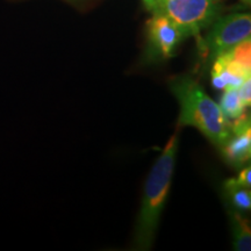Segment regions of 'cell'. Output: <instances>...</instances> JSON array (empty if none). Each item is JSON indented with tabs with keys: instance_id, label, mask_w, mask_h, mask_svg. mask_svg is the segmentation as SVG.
<instances>
[{
	"instance_id": "obj_1",
	"label": "cell",
	"mask_w": 251,
	"mask_h": 251,
	"mask_svg": "<svg viewBox=\"0 0 251 251\" xmlns=\"http://www.w3.org/2000/svg\"><path fill=\"white\" fill-rule=\"evenodd\" d=\"M178 147L179 136L176 133L169 140L147 178L142 205L135 229L134 249L148 250L152 246L162 212L170 193Z\"/></svg>"
},
{
	"instance_id": "obj_2",
	"label": "cell",
	"mask_w": 251,
	"mask_h": 251,
	"mask_svg": "<svg viewBox=\"0 0 251 251\" xmlns=\"http://www.w3.org/2000/svg\"><path fill=\"white\" fill-rule=\"evenodd\" d=\"M170 87L180 105L178 126L197 128L221 149L230 135V121L225 117L219 103L209 98L198 81L190 76L174 78Z\"/></svg>"
},
{
	"instance_id": "obj_3",
	"label": "cell",
	"mask_w": 251,
	"mask_h": 251,
	"mask_svg": "<svg viewBox=\"0 0 251 251\" xmlns=\"http://www.w3.org/2000/svg\"><path fill=\"white\" fill-rule=\"evenodd\" d=\"M220 2V0H162L156 12L174 21L185 37L198 36L219 17Z\"/></svg>"
},
{
	"instance_id": "obj_4",
	"label": "cell",
	"mask_w": 251,
	"mask_h": 251,
	"mask_svg": "<svg viewBox=\"0 0 251 251\" xmlns=\"http://www.w3.org/2000/svg\"><path fill=\"white\" fill-rule=\"evenodd\" d=\"M251 36V15L231 13L218 17L211 25L208 35L202 40L201 51L213 62L218 56L240 45Z\"/></svg>"
},
{
	"instance_id": "obj_5",
	"label": "cell",
	"mask_w": 251,
	"mask_h": 251,
	"mask_svg": "<svg viewBox=\"0 0 251 251\" xmlns=\"http://www.w3.org/2000/svg\"><path fill=\"white\" fill-rule=\"evenodd\" d=\"M251 77V41L246 40L213 61L211 78L216 90L238 87Z\"/></svg>"
},
{
	"instance_id": "obj_6",
	"label": "cell",
	"mask_w": 251,
	"mask_h": 251,
	"mask_svg": "<svg viewBox=\"0 0 251 251\" xmlns=\"http://www.w3.org/2000/svg\"><path fill=\"white\" fill-rule=\"evenodd\" d=\"M185 35L174 21L156 12L147 24V62H161L172 57Z\"/></svg>"
},
{
	"instance_id": "obj_7",
	"label": "cell",
	"mask_w": 251,
	"mask_h": 251,
	"mask_svg": "<svg viewBox=\"0 0 251 251\" xmlns=\"http://www.w3.org/2000/svg\"><path fill=\"white\" fill-rule=\"evenodd\" d=\"M226 161L235 168H241L249 162L251 156V124L249 115L243 114L233 124L230 135L221 148Z\"/></svg>"
},
{
	"instance_id": "obj_8",
	"label": "cell",
	"mask_w": 251,
	"mask_h": 251,
	"mask_svg": "<svg viewBox=\"0 0 251 251\" xmlns=\"http://www.w3.org/2000/svg\"><path fill=\"white\" fill-rule=\"evenodd\" d=\"M224 192L230 209L242 213V214L251 209L250 188L241 185L236 178H230L225 181Z\"/></svg>"
},
{
	"instance_id": "obj_9",
	"label": "cell",
	"mask_w": 251,
	"mask_h": 251,
	"mask_svg": "<svg viewBox=\"0 0 251 251\" xmlns=\"http://www.w3.org/2000/svg\"><path fill=\"white\" fill-rule=\"evenodd\" d=\"M230 214L231 233H233L234 249L237 251L251 250V229L249 221L244 218L242 213L229 208Z\"/></svg>"
},
{
	"instance_id": "obj_10",
	"label": "cell",
	"mask_w": 251,
	"mask_h": 251,
	"mask_svg": "<svg viewBox=\"0 0 251 251\" xmlns=\"http://www.w3.org/2000/svg\"><path fill=\"white\" fill-rule=\"evenodd\" d=\"M220 108L224 112L225 117L228 120H236L240 117H242L246 111L247 106L241 98L238 87H227L225 89V92L222 94L221 100H220Z\"/></svg>"
},
{
	"instance_id": "obj_11",
	"label": "cell",
	"mask_w": 251,
	"mask_h": 251,
	"mask_svg": "<svg viewBox=\"0 0 251 251\" xmlns=\"http://www.w3.org/2000/svg\"><path fill=\"white\" fill-rule=\"evenodd\" d=\"M238 92L242 100L246 103L247 107H249L251 103V77L247 78L246 80L238 86Z\"/></svg>"
},
{
	"instance_id": "obj_12",
	"label": "cell",
	"mask_w": 251,
	"mask_h": 251,
	"mask_svg": "<svg viewBox=\"0 0 251 251\" xmlns=\"http://www.w3.org/2000/svg\"><path fill=\"white\" fill-rule=\"evenodd\" d=\"M236 179L241 185L250 188V186H251V168H250V165L246 166V168H244L243 170L240 172V175H238V177L236 178Z\"/></svg>"
},
{
	"instance_id": "obj_13",
	"label": "cell",
	"mask_w": 251,
	"mask_h": 251,
	"mask_svg": "<svg viewBox=\"0 0 251 251\" xmlns=\"http://www.w3.org/2000/svg\"><path fill=\"white\" fill-rule=\"evenodd\" d=\"M143 2L144 5H146V7L148 8L151 13L157 11V8H158V5H159L158 0H143Z\"/></svg>"
},
{
	"instance_id": "obj_14",
	"label": "cell",
	"mask_w": 251,
	"mask_h": 251,
	"mask_svg": "<svg viewBox=\"0 0 251 251\" xmlns=\"http://www.w3.org/2000/svg\"><path fill=\"white\" fill-rule=\"evenodd\" d=\"M220 1H222V0H220ZM243 1H244V2H248V4H249L250 0H243Z\"/></svg>"
},
{
	"instance_id": "obj_15",
	"label": "cell",
	"mask_w": 251,
	"mask_h": 251,
	"mask_svg": "<svg viewBox=\"0 0 251 251\" xmlns=\"http://www.w3.org/2000/svg\"><path fill=\"white\" fill-rule=\"evenodd\" d=\"M158 1H159V5H161V2H162V0H158ZM159 5H158V6H159Z\"/></svg>"
}]
</instances>
